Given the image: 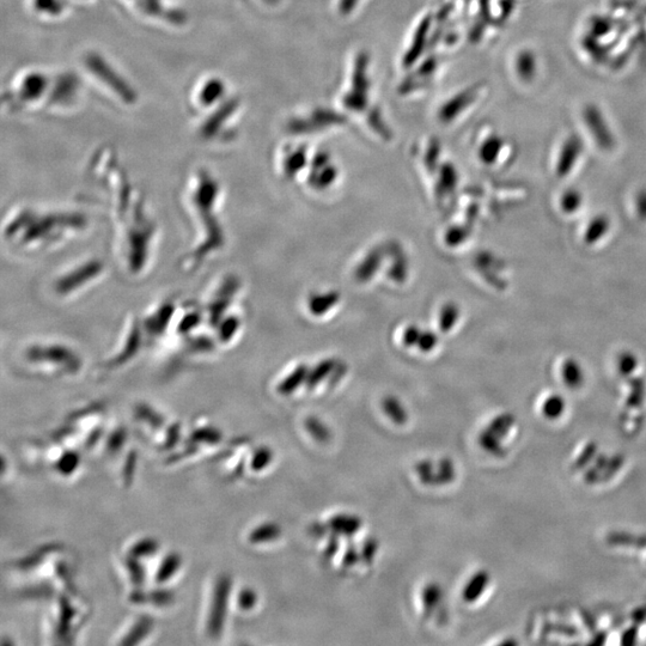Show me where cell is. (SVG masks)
<instances>
[{"label": "cell", "mask_w": 646, "mask_h": 646, "mask_svg": "<svg viewBox=\"0 0 646 646\" xmlns=\"http://www.w3.org/2000/svg\"><path fill=\"white\" fill-rule=\"evenodd\" d=\"M179 198L191 229L190 242L179 265L185 273L193 274L217 259L228 246L223 182L212 169L195 167L186 176Z\"/></svg>", "instance_id": "6da1fadb"}, {"label": "cell", "mask_w": 646, "mask_h": 646, "mask_svg": "<svg viewBox=\"0 0 646 646\" xmlns=\"http://www.w3.org/2000/svg\"><path fill=\"white\" fill-rule=\"evenodd\" d=\"M90 228V216L77 206L20 203L4 216L2 239L12 254L39 258L69 246Z\"/></svg>", "instance_id": "7a4b0ae2"}, {"label": "cell", "mask_w": 646, "mask_h": 646, "mask_svg": "<svg viewBox=\"0 0 646 646\" xmlns=\"http://www.w3.org/2000/svg\"><path fill=\"white\" fill-rule=\"evenodd\" d=\"M111 217L113 252L121 273L140 282L154 271L160 253L162 231L148 200L131 186L103 205Z\"/></svg>", "instance_id": "3957f363"}, {"label": "cell", "mask_w": 646, "mask_h": 646, "mask_svg": "<svg viewBox=\"0 0 646 646\" xmlns=\"http://www.w3.org/2000/svg\"><path fill=\"white\" fill-rule=\"evenodd\" d=\"M17 361L28 373L41 377L77 376L85 367V357L71 341L58 337H38L17 349Z\"/></svg>", "instance_id": "277c9868"}, {"label": "cell", "mask_w": 646, "mask_h": 646, "mask_svg": "<svg viewBox=\"0 0 646 646\" xmlns=\"http://www.w3.org/2000/svg\"><path fill=\"white\" fill-rule=\"evenodd\" d=\"M108 274L109 266L105 259L87 255L70 261L54 272L48 290L54 301L73 303L99 288Z\"/></svg>", "instance_id": "5b68a950"}, {"label": "cell", "mask_w": 646, "mask_h": 646, "mask_svg": "<svg viewBox=\"0 0 646 646\" xmlns=\"http://www.w3.org/2000/svg\"><path fill=\"white\" fill-rule=\"evenodd\" d=\"M151 344L146 337L139 314H130L121 326L117 341L108 355L103 358L101 367L103 370L114 371L126 367L142 355L145 350L150 349Z\"/></svg>", "instance_id": "8992f818"}, {"label": "cell", "mask_w": 646, "mask_h": 646, "mask_svg": "<svg viewBox=\"0 0 646 646\" xmlns=\"http://www.w3.org/2000/svg\"><path fill=\"white\" fill-rule=\"evenodd\" d=\"M54 78L41 70H27L18 73L9 88L11 105L33 111L48 106Z\"/></svg>", "instance_id": "52a82bcc"}, {"label": "cell", "mask_w": 646, "mask_h": 646, "mask_svg": "<svg viewBox=\"0 0 646 646\" xmlns=\"http://www.w3.org/2000/svg\"><path fill=\"white\" fill-rule=\"evenodd\" d=\"M180 302L174 296L162 297L139 314L146 337L152 347L169 339Z\"/></svg>", "instance_id": "ba28073f"}, {"label": "cell", "mask_w": 646, "mask_h": 646, "mask_svg": "<svg viewBox=\"0 0 646 646\" xmlns=\"http://www.w3.org/2000/svg\"><path fill=\"white\" fill-rule=\"evenodd\" d=\"M233 96L229 84L218 75L201 77L193 85L190 93V103L193 111L199 115L207 114L221 107Z\"/></svg>", "instance_id": "9c48e42d"}, {"label": "cell", "mask_w": 646, "mask_h": 646, "mask_svg": "<svg viewBox=\"0 0 646 646\" xmlns=\"http://www.w3.org/2000/svg\"><path fill=\"white\" fill-rule=\"evenodd\" d=\"M583 119L585 125L593 136L597 145L602 150L611 151L615 146V137L609 127L605 115L601 109L595 105H589L584 108Z\"/></svg>", "instance_id": "30bf717a"}, {"label": "cell", "mask_w": 646, "mask_h": 646, "mask_svg": "<svg viewBox=\"0 0 646 646\" xmlns=\"http://www.w3.org/2000/svg\"><path fill=\"white\" fill-rule=\"evenodd\" d=\"M475 96H477V89H467L453 97L449 96L448 99L444 101L443 105L438 107V123H442L444 125L455 123V121L465 113V109L472 105L475 100Z\"/></svg>", "instance_id": "8fae6325"}, {"label": "cell", "mask_w": 646, "mask_h": 646, "mask_svg": "<svg viewBox=\"0 0 646 646\" xmlns=\"http://www.w3.org/2000/svg\"><path fill=\"white\" fill-rule=\"evenodd\" d=\"M582 154L583 142L577 134H572V136L564 140L556 163V174L559 179H564L566 176L574 172Z\"/></svg>", "instance_id": "7c38bea8"}, {"label": "cell", "mask_w": 646, "mask_h": 646, "mask_svg": "<svg viewBox=\"0 0 646 646\" xmlns=\"http://www.w3.org/2000/svg\"><path fill=\"white\" fill-rule=\"evenodd\" d=\"M29 8L34 16L46 22H59L70 11L67 0H29Z\"/></svg>", "instance_id": "4fadbf2b"}, {"label": "cell", "mask_w": 646, "mask_h": 646, "mask_svg": "<svg viewBox=\"0 0 646 646\" xmlns=\"http://www.w3.org/2000/svg\"><path fill=\"white\" fill-rule=\"evenodd\" d=\"M612 218L605 213H599L589 219L587 227L583 231V242L585 246L594 247L605 241L609 234L612 233Z\"/></svg>", "instance_id": "5bb4252c"}, {"label": "cell", "mask_w": 646, "mask_h": 646, "mask_svg": "<svg viewBox=\"0 0 646 646\" xmlns=\"http://www.w3.org/2000/svg\"><path fill=\"white\" fill-rule=\"evenodd\" d=\"M560 376H562L564 385L570 389H577L584 383L585 371L578 359L568 357L560 364Z\"/></svg>", "instance_id": "9a60e30c"}, {"label": "cell", "mask_w": 646, "mask_h": 646, "mask_svg": "<svg viewBox=\"0 0 646 646\" xmlns=\"http://www.w3.org/2000/svg\"><path fill=\"white\" fill-rule=\"evenodd\" d=\"M362 526V518L350 514L335 515L328 522V527L334 534L346 536V538L357 534Z\"/></svg>", "instance_id": "2e32d148"}, {"label": "cell", "mask_w": 646, "mask_h": 646, "mask_svg": "<svg viewBox=\"0 0 646 646\" xmlns=\"http://www.w3.org/2000/svg\"><path fill=\"white\" fill-rule=\"evenodd\" d=\"M228 594H229V580L227 578H222L219 582L216 596H215V608L212 612V630L218 631L222 629L225 611H227L228 603Z\"/></svg>", "instance_id": "e0dca14e"}, {"label": "cell", "mask_w": 646, "mask_h": 646, "mask_svg": "<svg viewBox=\"0 0 646 646\" xmlns=\"http://www.w3.org/2000/svg\"><path fill=\"white\" fill-rule=\"evenodd\" d=\"M515 70L518 78L523 82H532L538 71V60L533 51L522 50L515 59Z\"/></svg>", "instance_id": "ac0fdd59"}, {"label": "cell", "mask_w": 646, "mask_h": 646, "mask_svg": "<svg viewBox=\"0 0 646 646\" xmlns=\"http://www.w3.org/2000/svg\"><path fill=\"white\" fill-rule=\"evenodd\" d=\"M584 204V195L577 188H568L560 194L558 200L559 210L566 216L576 215L583 209Z\"/></svg>", "instance_id": "d6986e66"}, {"label": "cell", "mask_w": 646, "mask_h": 646, "mask_svg": "<svg viewBox=\"0 0 646 646\" xmlns=\"http://www.w3.org/2000/svg\"><path fill=\"white\" fill-rule=\"evenodd\" d=\"M490 582V576L485 571H479L471 577L462 591L463 600L467 603H473L479 599Z\"/></svg>", "instance_id": "ffe728a7"}, {"label": "cell", "mask_w": 646, "mask_h": 646, "mask_svg": "<svg viewBox=\"0 0 646 646\" xmlns=\"http://www.w3.org/2000/svg\"><path fill=\"white\" fill-rule=\"evenodd\" d=\"M503 148V138L499 136H491L481 143L478 150V156L481 162L487 164V166H492V164H495L498 161V157L501 155Z\"/></svg>", "instance_id": "44dd1931"}, {"label": "cell", "mask_w": 646, "mask_h": 646, "mask_svg": "<svg viewBox=\"0 0 646 646\" xmlns=\"http://www.w3.org/2000/svg\"><path fill=\"white\" fill-rule=\"evenodd\" d=\"M282 533L283 530L279 524L267 522L253 529V532L249 535V541L252 544H267V542L279 539Z\"/></svg>", "instance_id": "7402d4cb"}, {"label": "cell", "mask_w": 646, "mask_h": 646, "mask_svg": "<svg viewBox=\"0 0 646 646\" xmlns=\"http://www.w3.org/2000/svg\"><path fill=\"white\" fill-rule=\"evenodd\" d=\"M383 411L396 425H405L408 422V412L401 401L395 396H387L382 402Z\"/></svg>", "instance_id": "603a6c76"}, {"label": "cell", "mask_w": 646, "mask_h": 646, "mask_svg": "<svg viewBox=\"0 0 646 646\" xmlns=\"http://www.w3.org/2000/svg\"><path fill=\"white\" fill-rule=\"evenodd\" d=\"M308 379V369L306 367H298L292 373L285 377V380L278 386V392L282 395H290Z\"/></svg>", "instance_id": "cb8c5ba5"}, {"label": "cell", "mask_w": 646, "mask_h": 646, "mask_svg": "<svg viewBox=\"0 0 646 646\" xmlns=\"http://www.w3.org/2000/svg\"><path fill=\"white\" fill-rule=\"evenodd\" d=\"M442 595V588L437 583L425 585L423 590V605L426 615H431L436 611L442 600Z\"/></svg>", "instance_id": "d4e9b609"}, {"label": "cell", "mask_w": 646, "mask_h": 646, "mask_svg": "<svg viewBox=\"0 0 646 646\" xmlns=\"http://www.w3.org/2000/svg\"><path fill=\"white\" fill-rule=\"evenodd\" d=\"M306 429L314 440L325 443L331 440L332 434L326 424H323L320 419L310 417L306 420Z\"/></svg>", "instance_id": "484cf974"}, {"label": "cell", "mask_w": 646, "mask_h": 646, "mask_svg": "<svg viewBox=\"0 0 646 646\" xmlns=\"http://www.w3.org/2000/svg\"><path fill=\"white\" fill-rule=\"evenodd\" d=\"M436 485H448L453 483L456 478V469L454 462L448 457H444L438 465V471H436Z\"/></svg>", "instance_id": "4316f807"}, {"label": "cell", "mask_w": 646, "mask_h": 646, "mask_svg": "<svg viewBox=\"0 0 646 646\" xmlns=\"http://www.w3.org/2000/svg\"><path fill=\"white\" fill-rule=\"evenodd\" d=\"M418 478L424 485H436V471L431 460L419 461L416 466Z\"/></svg>", "instance_id": "83f0119b"}, {"label": "cell", "mask_w": 646, "mask_h": 646, "mask_svg": "<svg viewBox=\"0 0 646 646\" xmlns=\"http://www.w3.org/2000/svg\"><path fill=\"white\" fill-rule=\"evenodd\" d=\"M333 370V362L331 361H326L322 362L318 368H315V370L312 371L308 375L307 379V386L310 389H314V387L319 386L320 383L326 379V377L332 373Z\"/></svg>", "instance_id": "f1b7e54d"}, {"label": "cell", "mask_w": 646, "mask_h": 646, "mask_svg": "<svg viewBox=\"0 0 646 646\" xmlns=\"http://www.w3.org/2000/svg\"><path fill=\"white\" fill-rule=\"evenodd\" d=\"M273 461V452L270 448L261 447L255 452L251 466L253 471H262L266 467L270 466V463Z\"/></svg>", "instance_id": "f546056e"}, {"label": "cell", "mask_w": 646, "mask_h": 646, "mask_svg": "<svg viewBox=\"0 0 646 646\" xmlns=\"http://www.w3.org/2000/svg\"><path fill=\"white\" fill-rule=\"evenodd\" d=\"M544 412L546 416L550 418H557L560 412L563 411L564 401L560 398L559 395L548 396V399L544 402Z\"/></svg>", "instance_id": "4dcf8cb0"}, {"label": "cell", "mask_w": 646, "mask_h": 646, "mask_svg": "<svg viewBox=\"0 0 646 646\" xmlns=\"http://www.w3.org/2000/svg\"><path fill=\"white\" fill-rule=\"evenodd\" d=\"M179 558L176 556H170L166 559V562L161 566L160 574H158V582H166L168 578L175 574L179 566Z\"/></svg>", "instance_id": "1f68e13d"}, {"label": "cell", "mask_w": 646, "mask_h": 646, "mask_svg": "<svg viewBox=\"0 0 646 646\" xmlns=\"http://www.w3.org/2000/svg\"><path fill=\"white\" fill-rule=\"evenodd\" d=\"M377 551H379V542L376 539H369L362 548L361 557L363 562L371 564L374 562Z\"/></svg>", "instance_id": "d6a6232c"}, {"label": "cell", "mask_w": 646, "mask_h": 646, "mask_svg": "<svg viewBox=\"0 0 646 646\" xmlns=\"http://www.w3.org/2000/svg\"><path fill=\"white\" fill-rule=\"evenodd\" d=\"M257 594L251 589L243 590L239 596V605L242 609H252L257 603Z\"/></svg>", "instance_id": "836d02e7"}, {"label": "cell", "mask_w": 646, "mask_h": 646, "mask_svg": "<svg viewBox=\"0 0 646 646\" xmlns=\"http://www.w3.org/2000/svg\"><path fill=\"white\" fill-rule=\"evenodd\" d=\"M635 210L639 221L646 222V190H641L636 194Z\"/></svg>", "instance_id": "e575fe53"}, {"label": "cell", "mask_w": 646, "mask_h": 646, "mask_svg": "<svg viewBox=\"0 0 646 646\" xmlns=\"http://www.w3.org/2000/svg\"><path fill=\"white\" fill-rule=\"evenodd\" d=\"M361 558V554L357 552L356 547H349L346 550L343 564L346 566V568H351V566L356 565L359 560H361Z\"/></svg>", "instance_id": "d590c367"}, {"label": "cell", "mask_w": 646, "mask_h": 646, "mask_svg": "<svg viewBox=\"0 0 646 646\" xmlns=\"http://www.w3.org/2000/svg\"><path fill=\"white\" fill-rule=\"evenodd\" d=\"M337 534H334L329 538L328 544L325 551V556L327 558H332L334 554H337L339 550V539Z\"/></svg>", "instance_id": "8d00e7d4"}]
</instances>
